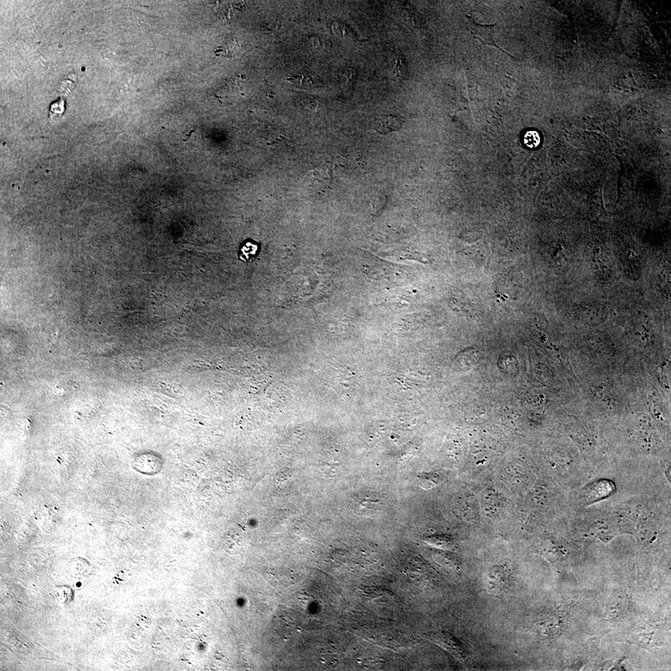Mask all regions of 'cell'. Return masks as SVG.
Here are the masks:
<instances>
[{
  "label": "cell",
  "mask_w": 671,
  "mask_h": 671,
  "mask_svg": "<svg viewBox=\"0 0 671 671\" xmlns=\"http://www.w3.org/2000/svg\"><path fill=\"white\" fill-rule=\"evenodd\" d=\"M383 505V499L374 491L363 490L352 497L350 507L354 513L370 517L378 514Z\"/></svg>",
  "instance_id": "obj_1"
},
{
  "label": "cell",
  "mask_w": 671,
  "mask_h": 671,
  "mask_svg": "<svg viewBox=\"0 0 671 671\" xmlns=\"http://www.w3.org/2000/svg\"><path fill=\"white\" fill-rule=\"evenodd\" d=\"M467 19L468 22V31H469L470 36L473 37V39L478 40L480 42H481L482 44H484V45L495 46L496 48L501 50L502 51L507 53L508 55H511L510 54H509L507 52L505 51L504 50L500 48L499 45H497L495 41H494L493 33L494 26H495L496 25H488L479 24V23L476 22V21L470 16H467ZM511 56V57H513V56Z\"/></svg>",
  "instance_id": "obj_2"
},
{
  "label": "cell",
  "mask_w": 671,
  "mask_h": 671,
  "mask_svg": "<svg viewBox=\"0 0 671 671\" xmlns=\"http://www.w3.org/2000/svg\"><path fill=\"white\" fill-rule=\"evenodd\" d=\"M402 120L398 116L384 115L377 119L374 123V129L382 134H387L395 131H399L402 126Z\"/></svg>",
  "instance_id": "obj_3"
},
{
  "label": "cell",
  "mask_w": 671,
  "mask_h": 671,
  "mask_svg": "<svg viewBox=\"0 0 671 671\" xmlns=\"http://www.w3.org/2000/svg\"><path fill=\"white\" fill-rule=\"evenodd\" d=\"M440 643H443L447 649L452 650L453 652L459 653L461 656H463V651L461 649V647L458 645V643L452 637H450L449 635L441 634L439 637Z\"/></svg>",
  "instance_id": "obj_4"
},
{
  "label": "cell",
  "mask_w": 671,
  "mask_h": 671,
  "mask_svg": "<svg viewBox=\"0 0 671 671\" xmlns=\"http://www.w3.org/2000/svg\"><path fill=\"white\" fill-rule=\"evenodd\" d=\"M524 143L528 148L534 149L540 145L541 138L537 131H529L526 132L523 137Z\"/></svg>",
  "instance_id": "obj_5"
},
{
  "label": "cell",
  "mask_w": 671,
  "mask_h": 671,
  "mask_svg": "<svg viewBox=\"0 0 671 671\" xmlns=\"http://www.w3.org/2000/svg\"><path fill=\"white\" fill-rule=\"evenodd\" d=\"M65 111V101L63 98H60L57 101L53 103L50 108V113L53 116H61L63 115Z\"/></svg>",
  "instance_id": "obj_6"
}]
</instances>
